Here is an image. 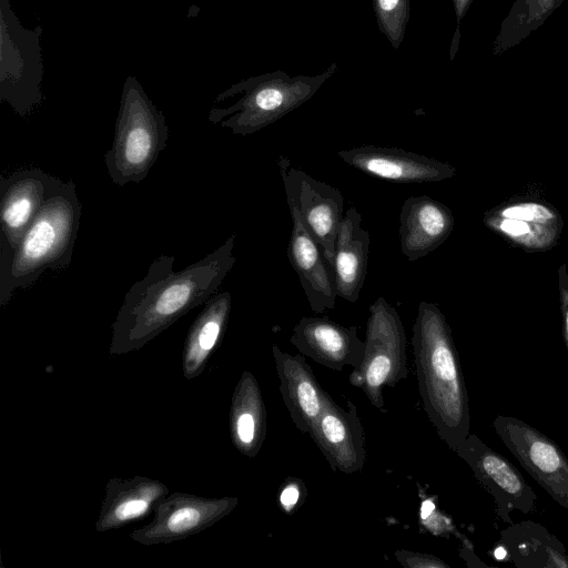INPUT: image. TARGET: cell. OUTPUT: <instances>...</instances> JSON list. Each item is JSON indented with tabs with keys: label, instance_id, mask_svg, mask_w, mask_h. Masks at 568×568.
<instances>
[{
	"label": "cell",
	"instance_id": "6da1fadb",
	"mask_svg": "<svg viewBox=\"0 0 568 568\" xmlns=\"http://www.w3.org/2000/svg\"><path fill=\"white\" fill-rule=\"evenodd\" d=\"M235 235L203 258L174 271V256L161 254L124 295L112 324L110 354L142 348L193 308L217 293L236 262Z\"/></svg>",
	"mask_w": 568,
	"mask_h": 568
},
{
	"label": "cell",
	"instance_id": "7a4b0ae2",
	"mask_svg": "<svg viewBox=\"0 0 568 568\" xmlns=\"http://www.w3.org/2000/svg\"><path fill=\"white\" fill-rule=\"evenodd\" d=\"M412 346L424 409L438 436L455 452L470 434L469 403L450 327L436 304L419 303Z\"/></svg>",
	"mask_w": 568,
	"mask_h": 568
},
{
	"label": "cell",
	"instance_id": "3957f363",
	"mask_svg": "<svg viewBox=\"0 0 568 568\" xmlns=\"http://www.w3.org/2000/svg\"><path fill=\"white\" fill-rule=\"evenodd\" d=\"M81 214L74 182L63 181L22 236L0 278V306L9 303L14 291L34 284L47 270H63L71 264Z\"/></svg>",
	"mask_w": 568,
	"mask_h": 568
},
{
	"label": "cell",
	"instance_id": "277c9868",
	"mask_svg": "<svg viewBox=\"0 0 568 568\" xmlns=\"http://www.w3.org/2000/svg\"><path fill=\"white\" fill-rule=\"evenodd\" d=\"M166 119L134 75L122 87L114 139L104 154L108 174L115 185L140 183L166 149Z\"/></svg>",
	"mask_w": 568,
	"mask_h": 568
},
{
	"label": "cell",
	"instance_id": "5b68a950",
	"mask_svg": "<svg viewBox=\"0 0 568 568\" xmlns=\"http://www.w3.org/2000/svg\"><path fill=\"white\" fill-rule=\"evenodd\" d=\"M42 27L24 28L10 0H0V101L20 116L43 101Z\"/></svg>",
	"mask_w": 568,
	"mask_h": 568
},
{
	"label": "cell",
	"instance_id": "8992f818",
	"mask_svg": "<svg viewBox=\"0 0 568 568\" xmlns=\"http://www.w3.org/2000/svg\"><path fill=\"white\" fill-rule=\"evenodd\" d=\"M361 365L353 368L349 383L361 388L372 405L383 410V387L407 377L406 333L398 312L384 297L369 306Z\"/></svg>",
	"mask_w": 568,
	"mask_h": 568
},
{
	"label": "cell",
	"instance_id": "52a82bcc",
	"mask_svg": "<svg viewBox=\"0 0 568 568\" xmlns=\"http://www.w3.org/2000/svg\"><path fill=\"white\" fill-rule=\"evenodd\" d=\"M63 183L39 168L13 172L0 180V278L16 248L47 200Z\"/></svg>",
	"mask_w": 568,
	"mask_h": 568
},
{
	"label": "cell",
	"instance_id": "ba28073f",
	"mask_svg": "<svg viewBox=\"0 0 568 568\" xmlns=\"http://www.w3.org/2000/svg\"><path fill=\"white\" fill-rule=\"evenodd\" d=\"M493 428L535 481L557 504L568 509V458L560 447L515 417L497 415Z\"/></svg>",
	"mask_w": 568,
	"mask_h": 568
},
{
	"label": "cell",
	"instance_id": "9c48e42d",
	"mask_svg": "<svg viewBox=\"0 0 568 568\" xmlns=\"http://www.w3.org/2000/svg\"><path fill=\"white\" fill-rule=\"evenodd\" d=\"M237 504L236 497L209 498L180 491L168 494L156 505L152 521L133 530L130 538L144 546L183 540L213 526Z\"/></svg>",
	"mask_w": 568,
	"mask_h": 568
},
{
	"label": "cell",
	"instance_id": "30bf717a",
	"mask_svg": "<svg viewBox=\"0 0 568 568\" xmlns=\"http://www.w3.org/2000/svg\"><path fill=\"white\" fill-rule=\"evenodd\" d=\"M277 164L288 207H294L300 213L306 229L332 266L336 232L343 217L344 199L341 191L300 169L292 168L285 156H280Z\"/></svg>",
	"mask_w": 568,
	"mask_h": 568
},
{
	"label": "cell",
	"instance_id": "8fae6325",
	"mask_svg": "<svg viewBox=\"0 0 568 568\" xmlns=\"http://www.w3.org/2000/svg\"><path fill=\"white\" fill-rule=\"evenodd\" d=\"M471 469L475 478L494 499L497 517L513 524L511 513L530 514L537 496L517 468L491 449L477 435L469 434L455 450Z\"/></svg>",
	"mask_w": 568,
	"mask_h": 568
},
{
	"label": "cell",
	"instance_id": "7c38bea8",
	"mask_svg": "<svg viewBox=\"0 0 568 568\" xmlns=\"http://www.w3.org/2000/svg\"><path fill=\"white\" fill-rule=\"evenodd\" d=\"M342 408L327 395L308 435L334 471H359L366 460L365 433L357 406L347 399Z\"/></svg>",
	"mask_w": 568,
	"mask_h": 568
},
{
	"label": "cell",
	"instance_id": "4fadbf2b",
	"mask_svg": "<svg viewBox=\"0 0 568 568\" xmlns=\"http://www.w3.org/2000/svg\"><path fill=\"white\" fill-rule=\"evenodd\" d=\"M337 155L365 174L395 183L439 182L455 175L448 163L398 148L362 145Z\"/></svg>",
	"mask_w": 568,
	"mask_h": 568
},
{
	"label": "cell",
	"instance_id": "5bb4252c",
	"mask_svg": "<svg viewBox=\"0 0 568 568\" xmlns=\"http://www.w3.org/2000/svg\"><path fill=\"white\" fill-rule=\"evenodd\" d=\"M290 341L304 356L338 372L358 367L365 352L356 326L345 327L328 317H302Z\"/></svg>",
	"mask_w": 568,
	"mask_h": 568
},
{
	"label": "cell",
	"instance_id": "9a60e30c",
	"mask_svg": "<svg viewBox=\"0 0 568 568\" xmlns=\"http://www.w3.org/2000/svg\"><path fill=\"white\" fill-rule=\"evenodd\" d=\"M288 209L292 217V232L287 256L298 275L311 310L322 314L335 306L337 293L333 272L300 213L294 207Z\"/></svg>",
	"mask_w": 568,
	"mask_h": 568
},
{
	"label": "cell",
	"instance_id": "2e32d148",
	"mask_svg": "<svg viewBox=\"0 0 568 568\" xmlns=\"http://www.w3.org/2000/svg\"><path fill=\"white\" fill-rule=\"evenodd\" d=\"M168 494L165 484L150 477L110 478L95 521L97 531L119 529L146 517Z\"/></svg>",
	"mask_w": 568,
	"mask_h": 568
},
{
	"label": "cell",
	"instance_id": "e0dca14e",
	"mask_svg": "<svg viewBox=\"0 0 568 568\" xmlns=\"http://www.w3.org/2000/svg\"><path fill=\"white\" fill-rule=\"evenodd\" d=\"M272 354L286 409L295 427L308 434L328 394L320 386L303 354L291 355L275 344Z\"/></svg>",
	"mask_w": 568,
	"mask_h": 568
},
{
	"label": "cell",
	"instance_id": "ac0fdd59",
	"mask_svg": "<svg viewBox=\"0 0 568 568\" xmlns=\"http://www.w3.org/2000/svg\"><path fill=\"white\" fill-rule=\"evenodd\" d=\"M454 217L443 203L427 196L408 197L399 213L400 251L414 262L435 251L450 234Z\"/></svg>",
	"mask_w": 568,
	"mask_h": 568
},
{
	"label": "cell",
	"instance_id": "d6986e66",
	"mask_svg": "<svg viewBox=\"0 0 568 568\" xmlns=\"http://www.w3.org/2000/svg\"><path fill=\"white\" fill-rule=\"evenodd\" d=\"M362 215L351 206L336 232L332 272L337 297L348 302L359 298L369 254V234L362 227Z\"/></svg>",
	"mask_w": 568,
	"mask_h": 568
},
{
	"label": "cell",
	"instance_id": "ffe728a7",
	"mask_svg": "<svg viewBox=\"0 0 568 568\" xmlns=\"http://www.w3.org/2000/svg\"><path fill=\"white\" fill-rule=\"evenodd\" d=\"M231 306V293L217 292L204 303L203 310L193 321L182 352V371L186 379L195 378L204 372L223 338Z\"/></svg>",
	"mask_w": 568,
	"mask_h": 568
},
{
	"label": "cell",
	"instance_id": "44dd1931",
	"mask_svg": "<svg viewBox=\"0 0 568 568\" xmlns=\"http://www.w3.org/2000/svg\"><path fill=\"white\" fill-rule=\"evenodd\" d=\"M230 433L234 447L255 457L266 437V409L255 376L244 371L234 388L230 408Z\"/></svg>",
	"mask_w": 568,
	"mask_h": 568
},
{
	"label": "cell",
	"instance_id": "7402d4cb",
	"mask_svg": "<svg viewBox=\"0 0 568 568\" xmlns=\"http://www.w3.org/2000/svg\"><path fill=\"white\" fill-rule=\"evenodd\" d=\"M500 541L517 567H568L562 544L537 523L509 524Z\"/></svg>",
	"mask_w": 568,
	"mask_h": 568
},
{
	"label": "cell",
	"instance_id": "603a6c76",
	"mask_svg": "<svg viewBox=\"0 0 568 568\" xmlns=\"http://www.w3.org/2000/svg\"><path fill=\"white\" fill-rule=\"evenodd\" d=\"M565 0H516L504 18L493 43L500 55L538 30Z\"/></svg>",
	"mask_w": 568,
	"mask_h": 568
},
{
	"label": "cell",
	"instance_id": "cb8c5ba5",
	"mask_svg": "<svg viewBox=\"0 0 568 568\" xmlns=\"http://www.w3.org/2000/svg\"><path fill=\"white\" fill-rule=\"evenodd\" d=\"M485 223L489 229L511 242L532 250H541L550 246L560 229L559 225L504 217L493 212L485 217Z\"/></svg>",
	"mask_w": 568,
	"mask_h": 568
},
{
	"label": "cell",
	"instance_id": "d4e9b609",
	"mask_svg": "<svg viewBox=\"0 0 568 568\" xmlns=\"http://www.w3.org/2000/svg\"><path fill=\"white\" fill-rule=\"evenodd\" d=\"M493 213L504 217L559 225V216L557 213L549 206L537 202H515L507 204Z\"/></svg>",
	"mask_w": 568,
	"mask_h": 568
},
{
	"label": "cell",
	"instance_id": "484cf974",
	"mask_svg": "<svg viewBox=\"0 0 568 568\" xmlns=\"http://www.w3.org/2000/svg\"><path fill=\"white\" fill-rule=\"evenodd\" d=\"M396 560L409 568H447L448 565L442 559L422 552H414L409 550H398L395 552Z\"/></svg>",
	"mask_w": 568,
	"mask_h": 568
},
{
	"label": "cell",
	"instance_id": "4316f807",
	"mask_svg": "<svg viewBox=\"0 0 568 568\" xmlns=\"http://www.w3.org/2000/svg\"><path fill=\"white\" fill-rule=\"evenodd\" d=\"M303 485L298 479L286 480L280 494V504L286 513H291L302 497Z\"/></svg>",
	"mask_w": 568,
	"mask_h": 568
},
{
	"label": "cell",
	"instance_id": "83f0119b",
	"mask_svg": "<svg viewBox=\"0 0 568 568\" xmlns=\"http://www.w3.org/2000/svg\"><path fill=\"white\" fill-rule=\"evenodd\" d=\"M559 292H560V304L564 320V335L566 341V346L568 349V274L566 271V265L564 264L559 271Z\"/></svg>",
	"mask_w": 568,
	"mask_h": 568
},
{
	"label": "cell",
	"instance_id": "f1b7e54d",
	"mask_svg": "<svg viewBox=\"0 0 568 568\" xmlns=\"http://www.w3.org/2000/svg\"><path fill=\"white\" fill-rule=\"evenodd\" d=\"M435 510V506L430 500H426L423 503L422 509H420V517L423 519H427Z\"/></svg>",
	"mask_w": 568,
	"mask_h": 568
},
{
	"label": "cell",
	"instance_id": "f546056e",
	"mask_svg": "<svg viewBox=\"0 0 568 568\" xmlns=\"http://www.w3.org/2000/svg\"><path fill=\"white\" fill-rule=\"evenodd\" d=\"M398 0H379V6L383 10H392L396 7Z\"/></svg>",
	"mask_w": 568,
	"mask_h": 568
},
{
	"label": "cell",
	"instance_id": "4dcf8cb0",
	"mask_svg": "<svg viewBox=\"0 0 568 568\" xmlns=\"http://www.w3.org/2000/svg\"><path fill=\"white\" fill-rule=\"evenodd\" d=\"M495 557L498 560H503L507 557V551L504 547L498 548V550H495Z\"/></svg>",
	"mask_w": 568,
	"mask_h": 568
},
{
	"label": "cell",
	"instance_id": "1f68e13d",
	"mask_svg": "<svg viewBox=\"0 0 568 568\" xmlns=\"http://www.w3.org/2000/svg\"><path fill=\"white\" fill-rule=\"evenodd\" d=\"M459 4V7L462 8L460 9V12L462 10H464L466 8V6L470 2V0H456Z\"/></svg>",
	"mask_w": 568,
	"mask_h": 568
}]
</instances>
